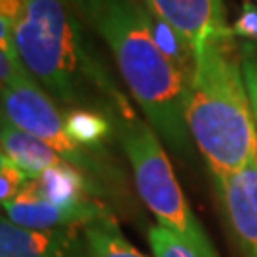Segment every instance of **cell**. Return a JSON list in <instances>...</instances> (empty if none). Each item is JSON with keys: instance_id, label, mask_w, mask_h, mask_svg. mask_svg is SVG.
I'll return each instance as SVG.
<instances>
[{"instance_id": "2", "label": "cell", "mask_w": 257, "mask_h": 257, "mask_svg": "<svg viewBox=\"0 0 257 257\" xmlns=\"http://www.w3.org/2000/svg\"><path fill=\"white\" fill-rule=\"evenodd\" d=\"M230 33L210 38L194 65L187 128L210 175L232 174L257 156V124Z\"/></svg>"}, {"instance_id": "12", "label": "cell", "mask_w": 257, "mask_h": 257, "mask_svg": "<svg viewBox=\"0 0 257 257\" xmlns=\"http://www.w3.org/2000/svg\"><path fill=\"white\" fill-rule=\"evenodd\" d=\"M65 126L71 138L86 149L97 151L109 136L110 124L101 112L84 107H73L65 112Z\"/></svg>"}, {"instance_id": "11", "label": "cell", "mask_w": 257, "mask_h": 257, "mask_svg": "<svg viewBox=\"0 0 257 257\" xmlns=\"http://www.w3.org/2000/svg\"><path fill=\"white\" fill-rule=\"evenodd\" d=\"M82 232L86 257H147L130 244L110 213L84 225Z\"/></svg>"}, {"instance_id": "3", "label": "cell", "mask_w": 257, "mask_h": 257, "mask_svg": "<svg viewBox=\"0 0 257 257\" xmlns=\"http://www.w3.org/2000/svg\"><path fill=\"white\" fill-rule=\"evenodd\" d=\"M14 40L31 76L55 99L84 107L88 99L107 97L118 112H132L93 59L73 0H25Z\"/></svg>"}, {"instance_id": "8", "label": "cell", "mask_w": 257, "mask_h": 257, "mask_svg": "<svg viewBox=\"0 0 257 257\" xmlns=\"http://www.w3.org/2000/svg\"><path fill=\"white\" fill-rule=\"evenodd\" d=\"M0 257H86L82 227L27 229L0 219Z\"/></svg>"}, {"instance_id": "14", "label": "cell", "mask_w": 257, "mask_h": 257, "mask_svg": "<svg viewBox=\"0 0 257 257\" xmlns=\"http://www.w3.org/2000/svg\"><path fill=\"white\" fill-rule=\"evenodd\" d=\"M240 65H242V76L248 90L249 105L257 124V48L249 42H244L240 46Z\"/></svg>"}, {"instance_id": "4", "label": "cell", "mask_w": 257, "mask_h": 257, "mask_svg": "<svg viewBox=\"0 0 257 257\" xmlns=\"http://www.w3.org/2000/svg\"><path fill=\"white\" fill-rule=\"evenodd\" d=\"M120 139L132 166L136 189L158 225L175 234L198 257H219L210 236L185 200L174 168L155 130L130 112L120 122Z\"/></svg>"}, {"instance_id": "15", "label": "cell", "mask_w": 257, "mask_h": 257, "mask_svg": "<svg viewBox=\"0 0 257 257\" xmlns=\"http://www.w3.org/2000/svg\"><path fill=\"white\" fill-rule=\"evenodd\" d=\"M230 37H240L251 46L257 48V8L251 4V0H242L238 19L234 25L229 27Z\"/></svg>"}, {"instance_id": "6", "label": "cell", "mask_w": 257, "mask_h": 257, "mask_svg": "<svg viewBox=\"0 0 257 257\" xmlns=\"http://www.w3.org/2000/svg\"><path fill=\"white\" fill-rule=\"evenodd\" d=\"M211 181L242 257H257V156L232 174L211 175Z\"/></svg>"}, {"instance_id": "9", "label": "cell", "mask_w": 257, "mask_h": 257, "mask_svg": "<svg viewBox=\"0 0 257 257\" xmlns=\"http://www.w3.org/2000/svg\"><path fill=\"white\" fill-rule=\"evenodd\" d=\"M4 215L12 223L27 229H67L84 227L93 219L109 213L99 200L84 206H61L38 196L23 187V191L10 202L2 204Z\"/></svg>"}, {"instance_id": "5", "label": "cell", "mask_w": 257, "mask_h": 257, "mask_svg": "<svg viewBox=\"0 0 257 257\" xmlns=\"http://www.w3.org/2000/svg\"><path fill=\"white\" fill-rule=\"evenodd\" d=\"M2 118L23 132L42 139L57 155L88 175L92 181L105 174V166L95 151L78 145L65 126V114L52 101L50 93L35 80L27 78L2 88Z\"/></svg>"}, {"instance_id": "1", "label": "cell", "mask_w": 257, "mask_h": 257, "mask_svg": "<svg viewBox=\"0 0 257 257\" xmlns=\"http://www.w3.org/2000/svg\"><path fill=\"white\" fill-rule=\"evenodd\" d=\"M109 46L132 97L156 136L187 155V101L193 74L181 69L158 46L151 14L139 0H73Z\"/></svg>"}, {"instance_id": "10", "label": "cell", "mask_w": 257, "mask_h": 257, "mask_svg": "<svg viewBox=\"0 0 257 257\" xmlns=\"http://www.w3.org/2000/svg\"><path fill=\"white\" fill-rule=\"evenodd\" d=\"M0 145H2V155L8 156L14 164H18L31 179L46 172L48 168L67 162L42 139L19 130L6 118H2Z\"/></svg>"}, {"instance_id": "13", "label": "cell", "mask_w": 257, "mask_h": 257, "mask_svg": "<svg viewBox=\"0 0 257 257\" xmlns=\"http://www.w3.org/2000/svg\"><path fill=\"white\" fill-rule=\"evenodd\" d=\"M29 179L31 177L18 164H14L8 156H0V200L2 204L14 200L29 183Z\"/></svg>"}, {"instance_id": "7", "label": "cell", "mask_w": 257, "mask_h": 257, "mask_svg": "<svg viewBox=\"0 0 257 257\" xmlns=\"http://www.w3.org/2000/svg\"><path fill=\"white\" fill-rule=\"evenodd\" d=\"M191 44L194 54L213 37L227 35L225 0H139Z\"/></svg>"}]
</instances>
